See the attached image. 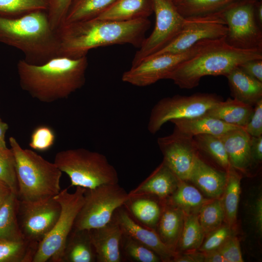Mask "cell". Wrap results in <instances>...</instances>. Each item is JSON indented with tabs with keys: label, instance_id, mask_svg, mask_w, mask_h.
Masks as SVG:
<instances>
[{
	"label": "cell",
	"instance_id": "cell-1",
	"mask_svg": "<svg viewBox=\"0 0 262 262\" xmlns=\"http://www.w3.org/2000/svg\"><path fill=\"white\" fill-rule=\"evenodd\" d=\"M150 25L147 18L127 21L94 18L64 24L57 31L59 55L78 58L99 47L125 44L140 47Z\"/></svg>",
	"mask_w": 262,
	"mask_h": 262
},
{
	"label": "cell",
	"instance_id": "cell-2",
	"mask_svg": "<svg viewBox=\"0 0 262 262\" xmlns=\"http://www.w3.org/2000/svg\"><path fill=\"white\" fill-rule=\"evenodd\" d=\"M86 56L72 58L54 57L40 65L18 61L17 70L21 88L44 103L67 98L85 82Z\"/></svg>",
	"mask_w": 262,
	"mask_h": 262
},
{
	"label": "cell",
	"instance_id": "cell-3",
	"mask_svg": "<svg viewBox=\"0 0 262 262\" xmlns=\"http://www.w3.org/2000/svg\"><path fill=\"white\" fill-rule=\"evenodd\" d=\"M0 42L20 50L31 64H43L60 56L58 33L51 28L46 10L0 17Z\"/></svg>",
	"mask_w": 262,
	"mask_h": 262
},
{
	"label": "cell",
	"instance_id": "cell-4",
	"mask_svg": "<svg viewBox=\"0 0 262 262\" xmlns=\"http://www.w3.org/2000/svg\"><path fill=\"white\" fill-rule=\"evenodd\" d=\"M258 59H262V49L236 48L228 44L225 37L179 64L165 79L172 80L180 88L192 89L204 76H226L243 63Z\"/></svg>",
	"mask_w": 262,
	"mask_h": 262
},
{
	"label": "cell",
	"instance_id": "cell-5",
	"mask_svg": "<svg viewBox=\"0 0 262 262\" xmlns=\"http://www.w3.org/2000/svg\"><path fill=\"white\" fill-rule=\"evenodd\" d=\"M9 142L15 158L19 200L36 202L58 194L62 172L55 163L23 148L14 137Z\"/></svg>",
	"mask_w": 262,
	"mask_h": 262
},
{
	"label": "cell",
	"instance_id": "cell-6",
	"mask_svg": "<svg viewBox=\"0 0 262 262\" xmlns=\"http://www.w3.org/2000/svg\"><path fill=\"white\" fill-rule=\"evenodd\" d=\"M54 163L69 177L71 187L92 189L118 182L115 168L98 152L83 148L64 150L56 154Z\"/></svg>",
	"mask_w": 262,
	"mask_h": 262
},
{
	"label": "cell",
	"instance_id": "cell-7",
	"mask_svg": "<svg viewBox=\"0 0 262 262\" xmlns=\"http://www.w3.org/2000/svg\"><path fill=\"white\" fill-rule=\"evenodd\" d=\"M76 187L73 193L66 188L54 196L61 212L51 230L39 243L33 262H61L66 242L84 201L85 188Z\"/></svg>",
	"mask_w": 262,
	"mask_h": 262
},
{
	"label": "cell",
	"instance_id": "cell-8",
	"mask_svg": "<svg viewBox=\"0 0 262 262\" xmlns=\"http://www.w3.org/2000/svg\"><path fill=\"white\" fill-rule=\"evenodd\" d=\"M129 198L128 193L118 183L85 189L84 201L73 228L89 230L104 226Z\"/></svg>",
	"mask_w": 262,
	"mask_h": 262
},
{
	"label": "cell",
	"instance_id": "cell-9",
	"mask_svg": "<svg viewBox=\"0 0 262 262\" xmlns=\"http://www.w3.org/2000/svg\"><path fill=\"white\" fill-rule=\"evenodd\" d=\"M221 100L217 95L208 93H196L190 96L177 95L163 98L151 111L148 131L154 134L168 121L204 115Z\"/></svg>",
	"mask_w": 262,
	"mask_h": 262
},
{
	"label": "cell",
	"instance_id": "cell-10",
	"mask_svg": "<svg viewBox=\"0 0 262 262\" xmlns=\"http://www.w3.org/2000/svg\"><path fill=\"white\" fill-rule=\"evenodd\" d=\"M155 24L151 34L145 38L135 53L134 66L168 45L180 32L186 19L179 12L173 0H151Z\"/></svg>",
	"mask_w": 262,
	"mask_h": 262
},
{
	"label": "cell",
	"instance_id": "cell-11",
	"mask_svg": "<svg viewBox=\"0 0 262 262\" xmlns=\"http://www.w3.org/2000/svg\"><path fill=\"white\" fill-rule=\"evenodd\" d=\"M257 0L235 1L221 13L227 27L225 41L241 49H262V28L254 14Z\"/></svg>",
	"mask_w": 262,
	"mask_h": 262
},
{
	"label": "cell",
	"instance_id": "cell-12",
	"mask_svg": "<svg viewBox=\"0 0 262 262\" xmlns=\"http://www.w3.org/2000/svg\"><path fill=\"white\" fill-rule=\"evenodd\" d=\"M215 40L201 41L190 49L180 53H164L147 57L124 72L122 80L143 87L165 79L179 64L192 57Z\"/></svg>",
	"mask_w": 262,
	"mask_h": 262
},
{
	"label": "cell",
	"instance_id": "cell-13",
	"mask_svg": "<svg viewBox=\"0 0 262 262\" xmlns=\"http://www.w3.org/2000/svg\"><path fill=\"white\" fill-rule=\"evenodd\" d=\"M60 212L61 205L54 196L36 202L19 200L17 217L24 238L38 246L55 224Z\"/></svg>",
	"mask_w": 262,
	"mask_h": 262
},
{
	"label": "cell",
	"instance_id": "cell-14",
	"mask_svg": "<svg viewBox=\"0 0 262 262\" xmlns=\"http://www.w3.org/2000/svg\"><path fill=\"white\" fill-rule=\"evenodd\" d=\"M227 33V27L221 13L186 19L179 34L168 45L150 56L164 53H182L201 41L224 38Z\"/></svg>",
	"mask_w": 262,
	"mask_h": 262
},
{
	"label": "cell",
	"instance_id": "cell-15",
	"mask_svg": "<svg viewBox=\"0 0 262 262\" xmlns=\"http://www.w3.org/2000/svg\"><path fill=\"white\" fill-rule=\"evenodd\" d=\"M157 144L163 161L180 180H189L198 156L193 136L174 129L171 134L158 138Z\"/></svg>",
	"mask_w": 262,
	"mask_h": 262
},
{
	"label": "cell",
	"instance_id": "cell-16",
	"mask_svg": "<svg viewBox=\"0 0 262 262\" xmlns=\"http://www.w3.org/2000/svg\"><path fill=\"white\" fill-rule=\"evenodd\" d=\"M113 217L119 225L123 234L150 248L161 258L162 262H172L177 254V252L163 242L155 230L135 221L124 205L115 211Z\"/></svg>",
	"mask_w": 262,
	"mask_h": 262
},
{
	"label": "cell",
	"instance_id": "cell-17",
	"mask_svg": "<svg viewBox=\"0 0 262 262\" xmlns=\"http://www.w3.org/2000/svg\"><path fill=\"white\" fill-rule=\"evenodd\" d=\"M89 230L97 262H121L124 261L121 253L123 232L113 217L104 226Z\"/></svg>",
	"mask_w": 262,
	"mask_h": 262
},
{
	"label": "cell",
	"instance_id": "cell-18",
	"mask_svg": "<svg viewBox=\"0 0 262 262\" xmlns=\"http://www.w3.org/2000/svg\"><path fill=\"white\" fill-rule=\"evenodd\" d=\"M180 180L163 161L156 169L135 189L129 197L149 195L165 200L176 190Z\"/></svg>",
	"mask_w": 262,
	"mask_h": 262
},
{
	"label": "cell",
	"instance_id": "cell-19",
	"mask_svg": "<svg viewBox=\"0 0 262 262\" xmlns=\"http://www.w3.org/2000/svg\"><path fill=\"white\" fill-rule=\"evenodd\" d=\"M218 136L224 145L230 165L236 170L245 172L252 163L251 136L243 128L230 130Z\"/></svg>",
	"mask_w": 262,
	"mask_h": 262
},
{
	"label": "cell",
	"instance_id": "cell-20",
	"mask_svg": "<svg viewBox=\"0 0 262 262\" xmlns=\"http://www.w3.org/2000/svg\"><path fill=\"white\" fill-rule=\"evenodd\" d=\"M227 172L215 169L197 156L189 181L210 199L221 196L227 180Z\"/></svg>",
	"mask_w": 262,
	"mask_h": 262
},
{
	"label": "cell",
	"instance_id": "cell-21",
	"mask_svg": "<svg viewBox=\"0 0 262 262\" xmlns=\"http://www.w3.org/2000/svg\"><path fill=\"white\" fill-rule=\"evenodd\" d=\"M164 202L154 196L141 195L129 197L124 206L135 221L155 230Z\"/></svg>",
	"mask_w": 262,
	"mask_h": 262
},
{
	"label": "cell",
	"instance_id": "cell-22",
	"mask_svg": "<svg viewBox=\"0 0 262 262\" xmlns=\"http://www.w3.org/2000/svg\"><path fill=\"white\" fill-rule=\"evenodd\" d=\"M152 12L151 0H115L96 18L127 21L147 18Z\"/></svg>",
	"mask_w": 262,
	"mask_h": 262
},
{
	"label": "cell",
	"instance_id": "cell-23",
	"mask_svg": "<svg viewBox=\"0 0 262 262\" xmlns=\"http://www.w3.org/2000/svg\"><path fill=\"white\" fill-rule=\"evenodd\" d=\"M184 213L164 200L155 231L163 242L176 252L184 222Z\"/></svg>",
	"mask_w": 262,
	"mask_h": 262
},
{
	"label": "cell",
	"instance_id": "cell-24",
	"mask_svg": "<svg viewBox=\"0 0 262 262\" xmlns=\"http://www.w3.org/2000/svg\"><path fill=\"white\" fill-rule=\"evenodd\" d=\"M89 230L73 228L65 244L61 262H95Z\"/></svg>",
	"mask_w": 262,
	"mask_h": 262
},
{
	"label": "cell",
	"instance_id": "cell-25",
	"mask_svg": "<svg viewBox=\"0 0 262 262\" xmlns=\"http://www.w3.org/2000/svg\"><path fill=\"white\" fill-rule=\"evenodd\" d=\"M254 110L253 106L235 98L221 100L205 115L219 119L228 124L245 129Z\"/></svg>",
	"mask_w": 262,
	"mask_h": 262
},
{
	"label": "cell",
	"instance_id": "cell-26",
	"mask_svg": "<svg viewBox=\"0 0 262 262\" xmlns=\"http://www.w3.org/2000/svg\"><path fill=\"white\" fill-rule=\"evenodd\" d=\"M170 122L174 124V129L192 136L200 134L219 136L240 128L205 114L191 118L174 119Z\"/></svg>",
	"mask_w": 262,
	"mask_h": 262
},
{
	"label": "cell",
	"instance_id": "cell-27",
	"mask_svg": "<svg viewBox=\"0 0 262 262\" xmlns=\"http://www.w3.org/2000/svg\"><path fill=\"white\" fill-rule=\"evenodd\" d=\"M226 77L234 98L253 106L262 98V82L248 75L239 67Z\"/></svg>",
	"mask_w": 262,
	"mask_h": 262
},
{
	"label": "cell",
	"instance_id": "cell-28",
	"mask_svg": "<svg viewBox=\"0 0 262 262\" xmlns=\"http://www.w3.org/2000/svg\"><path fill=\"white\" fill-rule=\"evenodd\" d=\"M180 180L177 188L165 201L186 214H197L202 206L212 199L205 198L195 186Z\"/></svg>",
	"mask_w": 262,
	"mask_h": 262
},
{
	"label": "cell",
	"instance_id": "cell-29",
	"mask_svg": "<svg viewBox=\"0 0 262 262\" xmlns=\"http://www.w3.org/2000/svg\"><path fill=\"white\" fill-rule=\"evenodd\" d=\"M235 0H181L175 4L186 19L204 17L223 12Z\"/></svg>",
	"mask_w": 262,
	"mask_h": 262
},
{
	"label": "cell",
	"instance_id": "cell-30",
	"mask_svg": "<svg viewBox=\"0 0 262 262\" xmlns=\"http://www.w3.org/2000/svg\"><path fill=\"white\" fill-rule=\"evenodd\" d=\"M227 172V182L220 199L224 213V221L233 228L237 219L241 192V177L231 166Z\"/></svg>",
	"mask_w": 262,
	"mask_h": 262
},
{
	"label": "cell",
	"instance_id": "cell-31",
	"mask_svg": "<svg viewBox=\"0 0 262 262\" xmlns=\"http://www.w3.org/2000/svg\"><path fill=\"white\" fill-rule=\"evenodd\" d=\"M18 201L17 195L12 192L0 207V240L24 239L18 221Z\"/></svg>",
	"mask_w": 262,
	"mask_h": 262
},
{
	"label": "cell",
	"instance_id": "cell-32",
	"mask_svg": "<svg viewBox=\"0 0 262 262\" xmlns=\"http://www.w3.org/2000/svg\"><path fill=\"white\" fill-rule=\"evenodd\" d=\"M115 0H74L66 14L63 25L96 18Z\"/></svg>",
	"mask_w": 262,
	"mask_h": 262
},
{
	"label": "cell",
	"instance_id": "cell-33",
	"mask_svg": "<svg viewBox=\"0 0 262 262\" xmlns=\"http://www.w3.org/2000/svg\"><path fill=\"white\" fill-rule=\"evenodd\" d=\"M205 237L197 214H184L183 228L176 252L178 253L198 250Z\"/></svg>",
	"mask_w": 262,
	"mask_h": 262
},
{
	"label": "cell",
	"instance_id": "cell-34",
	"mask_svg": "<svg viewBox=\"0 0 262 262\" xmlns=\"http://www.w3.org/2000/svg\"><path fill=\"white\" fill-rule=\"evenodd\" d=\"M37 247L25 239L0 240V262H33Z\"/></svg>",
	"mask_w": 262,
	"mask_h": 262
},
{
	"label": "cell",
	"instance_id": "cell-35",
	"mask_svg": "<svg viewBox=\"0 0 262 262\" xmlns=\"http://www.w3.org/2000/svg\"><path fill=\"white\" fill-rule=\"evenodd\" d=\"M197 150L202 151L228 171L231 166L224 145L218 136L200 134L193 136Z\"/></svg>",
	"mask_w": 262,
	"mask_h": 262
},
{
	"label": "cell",
	"instance_id": "cell-36",
	"mask_svg": "<svg viewBox=\"0 0 262 262\" xmlns=\"http://www.w3.org/2000/svg\"><path fill=\"white\" fill-rule=\"evenodd\" d=\"M197 217L205 236L221 227L225 216L220 198L212 199L204 204Z\"/></svg>",
	"mask_w": 262,
	"mask_h": 262
},
{
	"label": "cell",
	"instance_id": "cell-37",
	"mask_svg": "<svg viewBox=\"0 0 262 262\" xmlns=\"http://www.w3.org/2000/svg\"><path fill=\"white\" fill-rule=\"evenodd\" d=\"M121 253L123 260L133 262H160L161 258L138 241L123 233Z\"/></svg>",
	"mask_w": 262,
	"mask_h": 262
},
{
	"label": "cell",
	"instance_id": "cell-38",
	"mask_svg": "<svg viewBox=\"0 0 262 262\" xmlns=\"http://www.w3.org/2000/svg\"><path fill=\"white\" fill-rule=\"evenodd\" d=\"M48 7V0H0V17H18Z\"/></svg>",
	"mask_w": 262,
	"mask_h": 262
},
{
	"label": "cell",
	"instance_id": "cell-39",
	"mask_svg": "<svg viewBox=\"0 0 262 262\" xmlns=\"http://www.w3.org/2000/svg\"><path fill=\"white\" fill-rule=\"evenodd\" d=\"M0 179L6 182L12 191L17 195L15 158L11 148L0 150Z\"/></svg>",
	"mask_w": 262,
	"mask_h": 262
},
{
	"label": "cell",
	"instance_id": "cell-40",
	"mask_svg": "<svg viewBox=\"0 0 262 262\" xmlns=\"http://www.w3.org/2000/svg\"><path fill=\"white\" fill-rule=\"evenodd\" d=\"M74 0H48L47 10L51 28L57 31L63 25L66 14Z\"/></svg>",
	"mask_w": 262,
	"mask_h": 262
},
{
	"label": "cell",
	"instance_id": "cell-41",
	"mask_svg": "<svg viewBox=\"0 0 262 262\" xmlns=\"http://www.w3.org/2000/svg\"><path fill=\"white\" fill-rule=\"evenodd\" d=\"M55 136L53 130L46 126H40L33 131L29 143L34 150L44 151L48 150L54 144Z\"/></svg>",
	"mask_w": 262,
	"mask_h": 262
},
{
	"label": "cell",
	"instance_id": "cell-42",
	"mask_svg": "<svg viewBox=\"0 0 262 262\" xmlns=\"http://www.w3.org/2000/svg\"><path fill=\"white\" fill-rule=\"evenodd\" d=\"M232 228L228 224L221 227L206 235L198 251L206 252L218 248L224 242L233 235Z\"/></svg>",
	"mask_w": 262,
	"mask_h": 262
},
{
	"label": "cell",
	"instance_id": "cell-43",
	"mask_svg": "<svg viewBox=\"0 0 262 262\" xmlns=\"http://www.w3.org/2000/svg\"><path fill=\"white\" fill-rule=\"evenodd\" d=\"M217 250L226 259L227 262H243L240 242L233 235L228 238Z\"/></svg>",
	"mask_w": 262,
	"mask_h": 262
},
{
	"label": "cell",
	"instance_id": "cell-44",
	"mask_svg": "<svg viewBox=\"0 0 262 262\" xmlns=\"http://www.w3.org/2000/svg\"><path fill=\"white\" fill-rule=\"evenodd\" d=\"M245 130L251 136H262V98L255 104L251 118Z\"/></svg>",
	"mask_w": 262,
	"mask_h": 262
},
{
	"label": "cell",
	"instance_id": "cell-45",
	"mask_svg": "<svg viewBox=\"0 0 262 262\" xmlns=\"http://www.w3.org/2000/svg\"><path fill=\"white\" fill-rule=\"evenodd\" d=\"M238 67L248 75L262 82V59L247 61Z\"/></svg>",
	"mask_w": 262,
	"mask_h": 262
},
{
	"label": "cell",
	"instance_id": "cell-46",
	"mask_svg": "<svg viewBox=\"0 0 262 262\" xmlns=\"http://www.w3.org/2000/svg\"><path fill=\"white\" fill-rule=\"evenodd\" d=\"M172 262H204V255L203 252L197 250L177 253Z\"/></svg>",
	"mask_w": 262,
	"mask_h": 262
},
{
	"label": "cell",
	"instance_id": "cell-47",
	"mask_svg": "<svg viewBox=\"0 0 262 262\" xmlns=\"http://www.w3.org/2000/svg\"><path fill=\"white\" fill-rule=\"evenodd\" d=\"M250 152L252 162L260 163L262 160V136H251Z\"/></svg>",
	"mask_w": 262,
	"mask_h": 262
},
{
	"label": "cell",
	"instance_id": "cell-48",
	"mask_svg": "<svg viewBox=\"0 0 262 262\" xmlns=\"http://www.w3.org/2000/svg\"><path fill=\"white\" fill-rule=\"evenodd\" d=\"M253 222L257 231L260 234L262 232V197L261 195L256 200L253 211Z\"/></svg>",
	"mask_w": 262,
	"mask_h": 262
},
{
	"label": "cell",
	"instance_id": "cell-49",
	"mask_svg": "<svg viewBox=\"0 0 262 262\" xmlns=\"http://www.w3.org/2000/svg\"><path fill=\"white\" fill-rule=\"evenodd\" d=\"M203 253L204 262H227L226 259L217 249Z\"/></svg>",
	"mask_w": 262,
	"mask_h": 262
},
{
	"label": "cell",
	"instance_id": "cell-50",
	"mask_svg": "<svg viewBox=\"0 0 262 262\" xmlns=\"http://www.w3.org/2000/svg\"><path fill=\"white\" fill-rule=\"evenodd\" d=\"M12 192L10 186L0 179V207Z\"/></svg>",
	"mask_w": 262,
	"mask_h": 262
},
{
	"label": "cell",
	"instance_id": "cell-51",
	"mask_svg": "<svg viewBox=\"0 0 262 262\" xmlns=\"http://www.w3.org/2000/svg\"><path fill=\"white\" fill-rule=\"evenodd\" d=\"M9 128L8 124L3 122L0 118V150H4L8 149L5 140V134Z\"/></svg>",
	"mask_w": 262,
	"mask_h": 262
},
{
	"label": "cell",
	"instance_id": "cell-52",
	"mask_svg": "<svg viewBox=\"0 0 262 262\" xmlns=\"http://www.w3.org/2000/svg\"><path fill=\"white\" fill-rule=\"evenodd\" d=\"M254 14L256 20L259 26L262 28V1L257 0L254 6Z\"/></svg>",
	"mask_w": 262,
	"mask_h": 262
},
{
	"label": "cell",
	"instance_id": "cell-53",
	"mask_svg": "<svg viewBox=\"0 0 262 262\" xmlns=\"http://www.w3.org/2000/svg\"><path fill=\"white\" fill-rule=\"evenodd\" d=\"M181 0H173V2L175 4L179 2V1H181Z\"/></svg>",
	"mask_w": 262,
	"mask_h": 262
},
{
	"label": "cell",
	"instance_id": "cell-54",
	"mask_svg": "<svg viewBox=\"0 0 262 262\" xmlns=\"http://www.w3.org/2000/svg\"><path fill=\"white\" fill-rule=\"evenodd\" d=\"M235 0L236 1H243V0Z\"/></svg>",
	"mask_w": 262,
	"mask_h": 262
}]
</instances>
